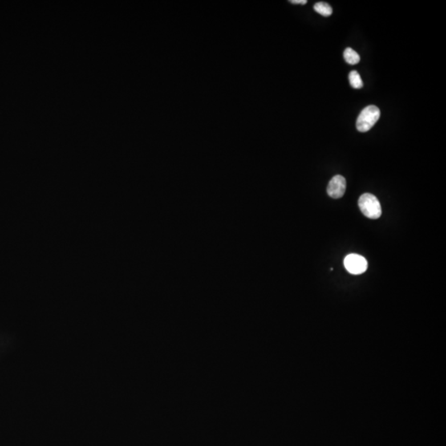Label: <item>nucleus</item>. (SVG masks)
<instances>
[{"label":"nucleus","mask_w":446,"mask_h":446,"mask_svg":"<svg viewBox=\"0 0 446 446\" xmlns=\"http://www.w3.org/2000/svg\"><path fill=\"white\" fill-rule=\"evenodd\" d=\"M380 118V110L376 106L370 105L364 108L357 118L356 127L361 132L370 131Z\"/></svg>","instance_id":"obj_1"},{"label":"nucleus","mask_w":446,"mask_h":446,"mask_svg":"<svg viewBox=\"0 0 446 446\" xmlns=\"http://www.w3.org/2000/svg\"><path fill=\"white\" fill-rule=\"evenodd\" d=\"M359 207L366 217L370 219H378L382 214L380 203L374 195L364 193L359 199Z\"/></svg>","instance_id":"obj_2"},{"label":"nucleus","mask_w":446,"mask_h":446,"mask_svg":"<svg viewBox=\"0 0 446 446\" xmlns=\"http://www.w3.org/2000/svg\"><path fill=\"white\" fill-rule=\"evenodd\" d=\"M344 265L352 274H360L365 273L368 268V262L363 256L357 254H350L344 260Z\"/></svg>","instance_id":"obj_3"},{"label":"nucleus","mask_w":446,"mask_h":446,"mask_svg":"<svg viewBox=\"0 0 446 446\" xmlns=\"http://www.w3.org/2000/svg\"><path fill=\"white\" fill-rule=\"evenodd\" d=\"M346 180L342 175H336L329 182L327 193L333 199H341L346 192Z\"/></svg>","instance_id":"obj_4"},{"label":"nucleus","mask_w":446,"mask_h":446,"mask_svg":"<svg viewBox=\"0 0 446 446\" xmlns=\"http://www.w3.org/2000/svg\"><path fill=\"white\" fill-rule=\"evenodd\" d=\"M344 58L346 60V62L350 65H356L360 61V57H359V54L350 47H348L344 51Z\"/></svg>","instance_id":"obj_5"},{"label":"nucleus","mask_w":446,"mask_h":446,"mask_svg":"<svg viewBox=\"0 0 446 446\" xmlns=\"http://www.w3.org/2000/svg\"><path fill=\"white\" fill-rule=\"evenodd\" d=\"M314 10L323 17H329L332 14V8L326 2H318L315 4Z\"/></svg>","instance_id":"obj_6"},{"label":"nucleus","mask_w":446,"mask_h":446,"mask_svg":"<svg viewBox=\"0 0 446 446\" xmlns=\"http://www.w3.org/2000/svg\"><path fill=\"white\" fill-rule=\"evenodd\" d=\"M349 80H350V86H351V87L354 88V89L359 90V89L363 87V81L361 79L359 73L355 71V70H353L349 74Z\"/></svg>","instance_id":"obj_7"},{"label":"nucleus","mask_w":446,"mask_h":446,"mask_svg":"<svg viewBox=\"0 0 446 446\" xmlns=\"http://www.w3.org/2000/svg\"><path fill=\"white\" fill-rule=\"evenodd\" d=\"M290 3L293 5H306L308 1L306 0H291Z\"/></svg>","instance_id":"obj_8"}]
</instances>
